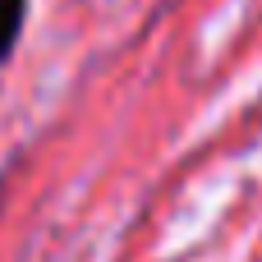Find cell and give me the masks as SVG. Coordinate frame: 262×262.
<instances>
[{
    "label": "cell",
    "mask_w": 262,
    "mask_h": 262,
    "mask_svg": "<svg viewBox=\"0 0 262 262\" xmlns=\"http://www.w3.org/2000/svg\"><path fill=\"white\" fill-rule=\"evenodd\" d=\"M23 18H28V0H0V64L9 60L18 32H23Z\"/></svg>",
    "instance_id": "cell-1"
}]
</instances>
